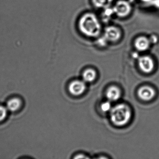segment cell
<instances>
[{"label": "cell", "instance_id": "10", "mask_svg": "<svg viewBox=\"0 0 159 159\" xmlns=\"http://www.w3.org/2000/svg\"><path fill=\"white\" fill-rule=\"evenodd\" d=\"M22 104V101L20 98H14L8 100L6 107L9 111L15 112L21 108Z\"/></svg>", "mask_w": 159, "mask_h": 159}, {"label": "cell", "instance_id": "15", "mask_svg": "<svg viewBox=\"0 0 159 159\" xmlns=\"http://www.w3.org/2000/svg\"><path fill=\"white\" fill-rule=\"evenodd\" d=\"M75 158H88V157L87 158V157H85V156H84L83 155H80L75 157Z\"/></svg>", "mask_w": 159, "mask_h": 159}, {"label": "cell", "instance_id": "13", "mask_svg": "<svg viewBox=\"0 0 159 159\" xmlns=\"http://www.w3.org/2000/svg\"><path fill=\"white\" fill-rule=\"evenodd\" d=\"M8 110L6 107L0 106V122L4 120L7 116Z\"/></svg>", "mask_w": 159, "mask_h": 159}, {"label": "cell", "instance_id": "12", "mask_svg": "<svg viewBox=\"0 0 159 159\" xmlns=\"http://www.w3.org/2000/svg\"><path fill=\"white\" fill-rule=\"evenodd\" d=\"M113 0H92L95 7L98 8H107L112 3Z\"/></svg>", "mask_w": 159, "mask_h": 159}, {"label": "cell", "instance_id": "7", "mask_svg": "<svg viewBox=\"0 0 159 159\" xmlns=\"http://www.w3.org/2000/svg\"><path fill=\"white\" fill-rule=\"evenodd\" d=\"M138 94L139 97L142 100L149 101L153 98L155 95V92L152 87L144 86L139 88Z\"/></svg>", "mask_w": 159, "mask_h": 159}, {"label": "cell", "instance_id": "2", "mask_svg": "<svg viewBox=\"0 0 159 159\" xmlns=\"http://www.w3.org/2000/svg\"><path fill=\"white\" fill-rule=\"evenodd\" d=\"M131 117L130 108L125 104H118L110 111L111 120L117 126H123L126 125L130 120Z\"/></svg>", "mask_w": 159, "mask_h": 159}, {"label": "cell", "instance_id": "5", "mask_svg": "<svg viewBox=\"0 0 159 159\" xmlns=\"http://www.w3.org/2000/svg\"><path fill=\"white\" fill-rule=\"evenodd\" d=\"M86 89V85L84 81L75 80L71 82L69 85L70 93L74 96H79L83 93Z\"/></svg>", "mask_w": 159, "mask_h": 159}, {"label": "cell", "instance_id": "4", "mask_svg": "<svg viewBox=\"0 0 159 159\" xmlns=\"http://www.w3.org/2000/svg\"><path fill=\"white\" fill-rule=\"evenodd\" d=\"M138 63L140 69L145 73L152 72L154 68L153 59L148 56H144L139 57Z\"/></svg>", "mask_w": 159, "mask_h": 159}, {"label": "cell", "instance_id": "9", "mask_svg": "<svg viewBox=\"0 0 159 159\" xmlns=\"http://www.w3.org/2000/svg\"><path fill=\"white\" fill-rule=\"evenodd\" d=\"M106 96L109 101H116L119 99L120 96V91L116 86H111L107 90Z\"/></svg>", "mask_w": 159, "mask_h": 159}, {"label": "cell", "instance_id": "14", "mask_svg": "<svg viewBox=\"0 0 159 159\" xmlns=\"http://www.w3.org/2000/svg\"><path fill=\"white\" fill-rule=\"evenodd\" d=\"M111 107V104L110 102L109 101H106L102 103L101 105V110L104 112H107V111H110Z\"/></svg>", "mask_w": 159, "mask_h": 159}, {"label": "cell", "instance_id": "6", "mask_svg": "<svg viewBox=\"0 0 159 159\" xmlns=\"http://www.w3.org/2000/svg\"><path fill=\"white\" fill-rule=\"evenodd\" d=\"M121 31L118 28L111 26L107 28L105 31V36L106 39L111 42H116L121 37Z\"/></svg>", "mask_w": 159, "mask_h": 159}, {"label": "cell", "instance_id": "17", "mask_svg": "<svg viewBox=\"0 0 159 159\" xmlns=\"http://www.w3.org/2000/svg\"><path fill=\"white\" fill-rule=\"evenodd\" d=\"M143 1H149L150 0H143Z\"/></svg>", "mask_w": 159, "mask_h": 159}, {"label": "cell", "instance_id": "1", "mask_svg": "<svg viewBox=\"0 0 159 159\" xmlns=\"http://www.w3.org/2000/svg\"><path fill=\"white\" fill-rule=\"evenodd\" d=\"M79 30L84 36L96 38L100 34L101 26L97 16L93 14L87 13L83 15L79 20Z\"/></svg>", "mask_w": 159, "mask_h": 159}, {"label": "cell", "instance_id": "16", "mask_svg": "<svg viewBox=\"0 0 159 159\" xmlns=\"http://www.w3.org/2000/svg\"><path fill=\"white\" fill-rule=\"evenodd\" d=\"M157 3H158V5H157V6H158L159 7V0H158V1H157Z\"/></svg>", "mask_w": 159, "mask_h": 159}, {"label": "cell", "instance_id": "8", "mask_svg": "<svg viewBox=\"0 0 159 159\" xmlns=\"http://www.w3.org/2000/svg\"><path fill=\"white\" fill-rule=\"evenodd\" d=\"M149 40L145 37H139L136 39L134 46L139 51H145L149 47Z\"/></svg>", "mask_w": 159, "mask_h": 159}, {"label": "cell", "instance_id": "11", "mask_svg": "<svg viewBox=\"0 0 159 159\" xmlns=\"http://www.w3.org/2000/svg\"><path fill=\"white\" fill-rule=\"evenodd\" d=\"M96 78V72L93 70L87 69L83 74V79L84 82H92Z\"/></svg>", "mask_w": 159, "mask_h": 159}, {"label": "cell", "instance_id": "3", "mask_svg": "<svg viewBox=\"0 0 159 159\" xmlns=\"http://www.w3.org/2000/svg\"><path fill=\"white\" fill-rule=\"evenodd\" d=\"M113 11L119 17H126L131 12V7L127 2L120 1L116 3L113 9Z\"/></svg>", "mask_w": 159, "mask_h": 159}]
</instances>
